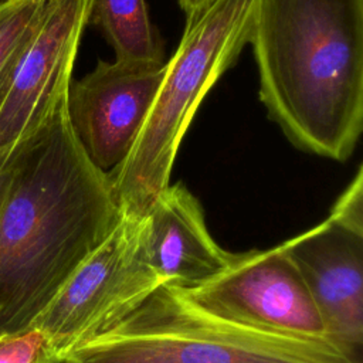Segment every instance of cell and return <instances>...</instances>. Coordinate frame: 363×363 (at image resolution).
<instances>
[{
  "label": "cell",
  "mask_w": 363,
  "mask_h": 363,
  "mask_svg": "<svg viewBox=\"0 0 363 363\" xmlns=\"http://www.w3.org/2000/svg\"><path fill=\"white\" fill-rule=\"evenodd\" d=\"M0 211V332L30 330L123 213L75 138L67 96L11 153Z\"/></svg>",
  "instance_id": "cell-1"
},
{
  "label": "cell",
  "mask_w": 363,
  "mask_h": 363,
  "mask_svg": "<svg viewBox=\"0 0 363 363\" xmlns=\"http://www.w3.org/2000/svg\"><path fill=\"white\" fill-rule=\"evenodd\" d=\"M248 43L288 140L347 160L363 129V0H257Z\"/></svg>",
  "instance_id": "cell-2"
},
{
  "label": "cell",
  "mask_w": 363,
  "mask_h": 363,
  "mask_svg": "<svg viewBox=\"0 0 363 363\" xmlns=\"http://www.w3.org/2000/svg\"><path fill=\"white\" fill-rule=\"evenodd\" d=\"M65 352L81 363H356L325 339L227 319L170 285Z\"/></svg>",
  "instance_id": "cell-3"
},
{
  "label": "cell",
  "mask_w": 363,
  "mask_h": 363,
  "mask_svg": "<svg viewBox=\"0 0 363 363\" xmlns=\"http://www.w3.org/2000/svg\"><path fill=\"white\" fill-rule=\"evenodd\" d=\"M255 3L213 0L186 20L133 147L109 173L123 216L143 217L170 184L179 146L200 102L248 43Z\"/></svg>",
  "instance_id": "cell-4"
},
{
  "label": "cell",
  "mask_w": 363,
  "mask_h": 363,
  "mask_svg": "<svg viewBox=\"0 0 363 363\" xmlns=\"http://www.w3.org/2000/svg\"><path fill=\"white\" fill-rule=\"evenodd\" d=\"M163 284L149 259L145 216H123L31 329L44 335L45 347L69 350L115 326Z\"/></svg>",
  "instance_id": "cell-5"
},
{
  "label": "cell",
  "mask_w": 363,
  "mask_h": 363,
  "mask_svg": "<svg viewBox=\"0 0 363 363\" xmlns=\"http://www.w3.org/2000/svg\"><path fill=\"white\" fill-rule=\"evenodd\" d=\"M94 0H45L41 17L0 88V156H9L67 96Z\"/></svg>",
  "instance_id": "cell-6"
},
{
  "label": "cell",
  "mask_w": 363,
  "mask_h": 363,
  "mask_svg": "<svg viewBox=\"0 0 363 363\" xmlns=\"http://www.w3.org/2000/svg\"><path fill=\"white\" fill-rule=\"evenodd\" d=\"M183 291L199 305L227 319L326 340L318 308L282 244L233 252L220 274Z\"/></svg>",
  "instance_id": "cell-7"
},
{
  "label": "cell",
  "mask_w": 363,
  "mask_h": 363,
  "mask_svg": "<svg viewBox=\"0 0 363 363\" xmlns=\"http://www.w3.org/2000/svg\"><path fill=\"white\" fill-rule=\"evenodd\" d=\"M167 62L99 61L67 92V115L88 159L111 173L133 147Z\"/></svg>",
  "instance_id": "cell-8"
},
{
  "label": "cell",
  "mask_w": 363,
  "mask_h": 363,
  "mask_svg": "<svg viewBox=\"0 0 363 363\" xmlns=\"http://www.w3.org/2000/svg\"><path fill=\"white\" fill-rule=\"evenodd\" d=\"M282 247L318 308L326 340L362 363L363 234L328 217Z\"/></svg>",
  "instance_id": "cell-9"
},
{
  "label": "cell",
  "mask_w": 363,
  "mask_h": 363,
  "mask_svg": "<svg viewBox=\"0 0 363 363\" xmlns=\"http://www.w3.org/2000/svg\"><path fill=\"white\" fill-rule=\"evenodd\" d=\"M145 218L149 259L163 285L193 289L230 264L233 252L211 237L199 200L184 184H169Z\"/></svg>",
  "instance_id": "cell-10"
},
{
  "label": "cell",
  "mask_w": 363,
  "mask_h": 363,
  "mask_svg": "<svg viewBox=\"0 0 363 363\" xmlns=\"http://www.w3.org/2000/svg\"><path fill=\"white\" fill-rule=\"evenodd\" d=\"M91 20L98 24L115 60L162 62L163 47L153 27L145 0H94Z\"/></svg>",
  "instance_id": "cell-11"
},
{
  "label": "cell",
  "mask_w": 363,
  "mask_h": 363,
  "mask_svg": "<svg viewBox=\"0 0 363 363\" xmlns=\"http://www.w3.org/2000/svg\"><path fill=\"white\" fill-rule=\"evenodd\" d=\"M45 0H0V88L41 17Z\"/></svg>",
  "instance_id": "cell-12"
},
{
  "label": "cell",
  "mask_w": 363,
  "mask_h": 363,
  "mask_svg": "<svg viewBox=\"0 0 363 363\" xmlns=\"http://www.w3.org/2000/svg\"><path fill=\"white\" fill-rule=\"evenodd\" d=\"M330 218L342 225L363 234V170L359 166L353 180L339 196L332 211Z\"/></svg>",
  "instance_id": "cell-13"
},
{
  "label": "cell",
  "mask_w": 363,
  "mask_h": 363,
  "mask_svg": "<svg viewBox=\"0 0 363 363\" xmlns=\"http://www.w3.org/2000/svg\"><path fill=\"white\" fill-rule=\"evenodd\" d=\"M44 345V335L37 329L17 335H1L0 363H34Z\"/></svg>",
  "instance_id": "cell-14"
},
{
  "label": "cell",
  "mask_w": 363,
  "mask_h": 363,
  "mask_svg": "<svg viewBox=\"0 0 363 363\" xmlns=\"http://www.w3.org/2000/svg\"><path fill=\"white\" fill-rule=\"evenodd\" d=\"M34 363H81V362L69 352L51 350V349L43 346V349L40 350Z\"/></svg>",
  "instance_id": "cell-15"
},
{
  "label": "cell",
  "mask_w": 363,
  "mask_h": 363,
  "mask_svg": "<svg viewBox=\"0 0 363 363\" xmlns=\"http://www.w3.org/2000/svg\"><path fill=\"white\" fill-rule=\"evenodd\" d=\"M11 177V157L9 156H0V211L9 190Z\"/></svg>",
  "instance_id": "cell-16"
},
{
  "label": "cell",
  "mask_w": 363,
  "mask_h": 363,
  "mask_svg": "<svg viewBox=\"0 0 363 363\" xmlns=\"http://www.w3.org/2000/svg\"><path fill=\"white\" fill-rule=\"evenodd\" d=\"M213 0H179L182 9L186 13V17H194L199 14L201 10H204Z\"/></svg>",
  "instance_id": "cell-17"
},
{
  "label": "cell",
  "mask_w": 363,
  "mask_h": 363,
  "mask_svg": "<svg viewBox=\"0 0 363 363\" xmlns=\"http://www.w3.org/2000/svg\"><path fill=\"white\" fill-rule=\"evenodd\" d=\"M1 335H3V333H1V332H0V336H1Z\"/></svg>",
  "instance_id": "cell-18"
}]
</instances>
